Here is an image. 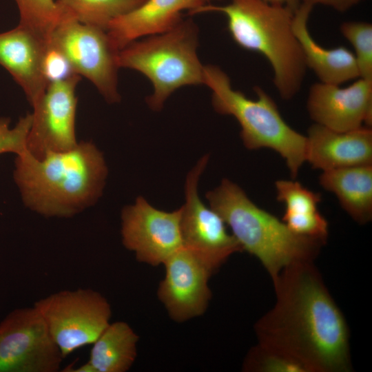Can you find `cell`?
I'll list each match as a JSON object with an SVG mask.
<instances>
[{"label":"cell","instance_id":"28","mask_svg":"<svg viewBox=\"0 0 372 372\" xmlns=\"http://www.w3.org/2000/svg\"><path fill=\"white\" fill-rule=\"evenodd\" d=\"M364 0H300L301 3L311 6L322 5L330 7L338 12H346Z\"/></svg>","mask_w":372,"mask_h":372},{"label":"cell","instance_id":"27","mask_svg":"<svg viewBox=\"0 0 372 372\" xmlns=\"http://www.w3.org/2000/svg\"><path fill=\"white\" fill-rule=\"evenodd\" d=\"M43 72L48 84L76 74L64 54L48 39L43 60Z\"/></svg>","mask_w":372,"mask_h":372},{"label":"cell","instance_id":"26","mask_svg":"<svg viewBox=\"0 0 372 372\" xmlns=\"http://www.w3.org/2000/svg\"><path fill=\"white\" fill-rule=\"evenodd\" d=\"M32 124V114L19 118L14 127H10V119L0 117V154L13 153L19 155L26 149L29 131Z\"/></svg>","mask_w":372,"mask_h":372},{"label":"cell","instance_id":"4","mask_svg":"<svg viewBox=\"0 0 372 372\" xmlns=\"http://www.w3.org/2000/svg\"><path fill=\"white\" fill-rule=\"evenodd\" d=\"M210 207L229 226L243 251L257 258L275 280L287 267L314 262L325 242L293 232L255 205L238 185L225 178L206 194Z\"/></svg>","mask_w":372,"mask_h":372},{"label":"cell","instance_id":"18","mask_svg":"<svg viewBox=\"0 0 372 372\" xmlns=\"http://www.w3.org/2000/svg\"><path fill=\"white\" fill-rule=\"evenodd\" d=\"M313 8L300 3L293 12L292 22L307 68L313 70L320 82L325 83L341 85L360 78L353 52L344 46L325 48L313 39L308 28Z\"/></svg>","mask_w":372,"mask_h":372},{"label":"cell","instance_id":"21","mask_svg":"<svg viewBox=\"0 0 372 372\" xmlns=\"http://www.w3.org/2000/svg\"><path fill=\"white\" fill-rule=\"evenodd\" d=\"M138 339L127 322L110 323L92 344L88 362L95 372H126L136 360Z\"/></svg>","mask_w":372,"mask_h":372},{"label":"cell","instance_id":"6","mask_svg":"<svg viewBox=\"0 0 372 372\" xmlns=\"http://www.w3.org/2000/svg\"><path fill=\"white\" fill-rule=\"evenodd\" d=\"M198 45L197 25L192 19H183L167 32L134 41L119 50L118 66L138 71L149 79L154 92L146 102L159 111L179 87L204 84Z\"/></svg>","mask_w":372,"mask_h":372},{"label":"cell","instance_id":"23","mask_svg":"<svg viewBox=\"0 0 372 372\" xmlns=\"http://www.w3.org/2000/svg\"><path fill=\"white\" fill-rule=\"evenodd\" d=\"M19 13V24L49 37L61 17L56 0H14Z\"/></svg>","mask_w":372,"mask_h":372},{"label":"cell","instance_id":"14","mask_svg":"<svg viewBox=\"0 0 372 372\" xmlns=\"http://www.w3.org/2000/svg\"><path fill=\"white\" fill-rule=\"evenodd\" d=\"M307 108L315 123L337 132H347L372 124V79H357L350 85L313 84Z\"/></svg>","mask_w":372,"mask_h":372},{"label":"cell","instance_id":"19","mask_svg":"<svg viewBox=\"0 0 372 372\" xmlns=\"http://www.w3.org/2000/svg\"><path fill=\"white\" fill-rule=\"evenodd\" d=\"M319 182L358 223L372 218V164L322 171Z\"/></svg>","mask_w":372,"mask_h":372},{"label":"cell","instance_id":"1","mask_svg":"<svg viewBox=\"0 0 372 372\" xmlns=\"http://www.w3.org/2000/svg\"><path fill=\"white\" fill-rule=\"evenodd\" d=\"M313 262L293 263L273 281L275 304L254 325L258 343L307 372H350L349 327Z\"/></svg>","mask_w":372,"mask_h":372},{"label":"cell","instance_id":"9","mask_svg":"<svg viewBox=\"0 0 372 372\" xmlns=\"http://www.w3.org/2000/svg\"><path fill=\"white\" fill-rule=\"evenodd\" d=\"M63 359L33 306L17 308L0 322V372H56Z\"/></svg>","mask_w":372,"mask_h":372},{"label":"cell","instance_id":"10","mask_svg":"<svg viewBox=\"0 0 372 372\" xmlns=\"http://www.w3.org/2000/svg\"><path fill=\"white\" fill-rule=\"evenodd\" d=\"M209 156L205 155L187 175L185 203L181 207L183 247L193 252L214 273L234 254L242 251L220 216L200 198L199 178Z\"/></svg>","mask_w":372,"mask_h":372},{"label":"cell","instance_id":"13","mask_svg":"<svg viewBox=\"0 0 372 372\" xmlns=\"http://www.w3.org/2000/svg\"><path fill=\"white\" fill-rule=\"evenodd\" d=\"M163 265L165 277L159 283L157 295L171 319L183 322L203 315L211 297L209 280L213 272L184 247Z\"/></svg>","mask_w":372,"mask_h":372},{"label":"cell","instance_id":"30","mask_svg":"<svg viewBox=\"0 0 372 372\" xmlns=\"http://www.w3.org/2000/svg\"><path fill=\"white\" fill-rule=\"evenodd\" d=\"M63 371L67 372H95L92 364L87 361L78 367L68 366Z\"/></svg>","mask_w":372,"mask_h":372},{"label":"cell","instance_id":"31","mask_svg":"<svg viewBox=\"0 0 372 372\" xmlns=\"http://www.w3.org/2000/svg\"><path fill=\"white\" fill-rule=\"evenodd\" d=\"M206 1V3H209L211 1H220V0H205Z\"/></svg>","mask_w":372,"mask_h":372},{"label":"cell","instance_id":"12","mask_svg":"<svg viewBox=\"0 0 372 372\" xmlns=\"http://www.w3.org/2000/svg\"><path fill=\"white\" fill-rule=\"evenodd\" d=\"M81 78L75 74L48 84L32 105V124L26 149L34 157L41 158L50 152L65 151L77 145L76 88Z\"/></svg>","mask_w":372,"mask_h":372},{"label":"cell","instance_id":"29","mask_svg":"<svg viewBox=\"0 0 372 372\" xmlns=\"http://www.w3.org/2000/svg\"><path fill=\"white\" fill-rule=\"evenodd\" d=\"M269 3L279 4L289 8L293 11L299 6L300 0H265Z\"/></svg>","mask_w":372,"mask_h":372},{"label":"cell","instance_id":"25","mask_svg":"<svg viewBox=\"0 0 372 372\" xmlns=\"http://www.w3.org/2000/svg\"><path fill=\"white\" fill-rule=\"evenodd\" d=\"M340 32L354 48L360 78L372 79V24L365 21H345Z\"/></svg>","mask_w":372,"mask_h":372},{"label":"cell","instance_id":"11","mask_svg":"<svg viewBox=\"0 0 372 372\" xmlns=\"http://www.w3.org/2000/svg\"><path fill=\"white\" fill-rule=\"evenodd\" d=\"M181 207L165 211L139 196L121 212V238L124 247L136 259L152 266L163 265L183 247L180 232Z\"/></svg>","mask_w":372,"mask_h":372},{"label":"cell","instance_id":"15","mask_svg":"<svg viewBox=\"0 0 372 372\" xmlns=\"http://www.w3.org/2000/svg\"><path fill=\"white\" fill-rule=\"evenodd\" d=\"M48 37L21 24L0 33V65L22 88L31 105L48 85L43 72Z\"/></svg>","mask_w":372,"mask_h":372},{"label":"cell","instance_id":"2","mask_svg":"<svg viewBox=\"0 0 372 372\" xmlns=\"http://www.w3.org/2000/svg\"><path fill=\"white\" fill-rule=\"evenodd\" d=\"M102 152L91 141L37 158L17 155L13 178L25 206L45 217L70 218L97 202L107 176Z\"/></svg>","mask_w":372,"mask_h":372},{"label":"cell","instance_id":"16","mask_svg":"<svg viewBox=\"0 0 372 372\" xmlns=\"http://www.w3.org/2000/svg\"><path fill=\"white\" fill-rule=\"evenodd\" d=\"M307 137L306 161L322 171L372 164V130L337 132L315 123Z\"/></svg>","mask_w":372,"mask_h":372},{"label":"cell","instance_id":"22","mask_svg":"<svg viewBox=\"0 0 372 372\" xmlns=\"http://www.w3.org/2000/svg\"><path fill=\"white\" fill-rule=\"evenodd\" d=\"M60 8L78 21L107 30L110 22L145 0H56Z\"/></svg>","mask_w":372,"mask_h":372},{"label":"cell","instance_id":"20","mask_svg":"<svg viewBox=\"0 0 372 372\" xmlns=\"http://www.w3.org/2000/svg\"><path fill=\"white\" fill-rule=\"evenodd\" d=\"M277 199L285 205L282 221L293 232L326 242L328 223L318 210L321 201L315 193L298 181L278 180L275 183Z\"/></svg>","mask_w":372,"mask_h":372},{"label":"cell","instance_id":"5","mask_svg":"<svg viewBox=\"0 0 372 372\" xmlns=\"http://www.w3.org/2000/svg\"><path fill=\"white\" fill-rule=\"evenodd\" d=\"M204 84L212 92V105L220 114L239 123L240 137L249 149L269 148L285 161L291 178L306 162L307 137L291 128L282 117L273 99L259 86L256 100L234 90L229 76L218 65H204Z\"/></svg>","mask_w":372,"mask_h":372},{"label":"cell","instance_id":"17","mask_svg":"<svg viewBox=\"0 0 372 372\" xmlns=\"http://www.w3.org/2000/svg\"><path fill=\"white\" fill-rule=\"evenodd\" d=\"M205 3V0H145L112 20L107 32L114 46L121 50L141 37L169 31L183 20V11L189 12Z\"/></svg>","mask_w":372,"mask_h":372},{"label":"cell","instance_id":"3","mask_svg":"<svg viewBox=\"0 0 372 372\" xmlns=\"http://www.w3.org/2000/svg\"><path fill=\"white\" fill-rule=\"evenodd\" d=\"M229 1L225 6L205 3L188 13L223 14L233 40L244 49L262 54L273 69V82L280 96L292 99L300 90L307 68L293 30L294 11L265 0Z\"/></svg>","mask_w":372,"mask_h":372},{"label":"cell","instance_id":"8","mask_svg":"<svg viewBox=\"0 0 372 372\" xmlns=\"http://www.w3.org/2000/svg\"><path fill=\"white\" fill-rule=\"evenodd\" d=\"M33 307L43 317L64 358L92 344L109 325L112 316L106 298L90 288L59 291L37 300Z\"/></svg>","mask_w":372,"mask_h":372},{"label":"cell","instance_id":"24","mask_svg":"<svg viewBox=\"0 0 372 372\" xmlns=\"http://www.w3.org/2000/svg\"><path fill=\"white\" fill-rule=\"evenodd\" d=\"M242 370L249 372H307L294 359L259 343L247 353Z\"/></svg>","mask_w":372,"mask_h":372},{"label":"cell","instance_id":"7","mask_svg":"<svg viewBox=\"0 0 372 372\" xmlns=\"http://www.w3.org/2000/svg\"><path fill=\"white\" fill-rule=\"evenodd\" d=\"M49 39L67 58L74 72L92 82L108 103L121 101L119 50L106 30L81 23L61 10Z\"/></svg>","mask_w":372,"mask_h":372}]
</instances>
